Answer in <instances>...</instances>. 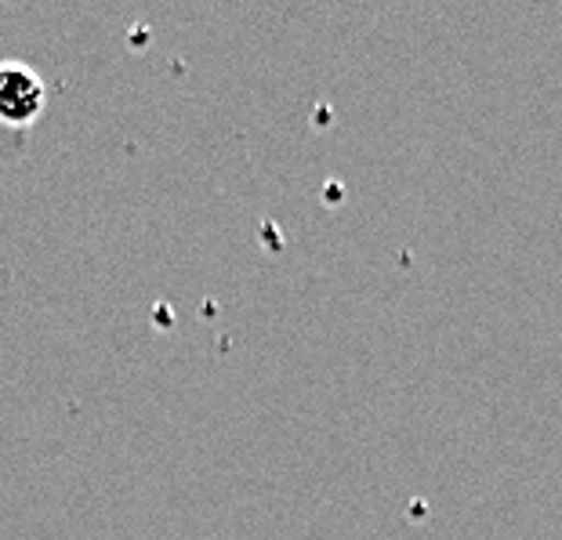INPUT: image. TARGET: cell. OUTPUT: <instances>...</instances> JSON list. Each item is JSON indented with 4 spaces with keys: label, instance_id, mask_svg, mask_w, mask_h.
<instances>
[{
    "label": "cell",
    "instance_id": "6da1fadb",
    "mask_svg": "<svg viewBox=\"0 0 562 540\" xmlns=\"http://www.w3.org/2000/svg\"><path fill=\"white\" fill-rule=\"evenodd\" d=\"M47 105V88L41 74L19 58H0V124L30 127Z\"/></svg>",
    "mask_w": 562,
    "mask_h": 540
}]
</instances>
